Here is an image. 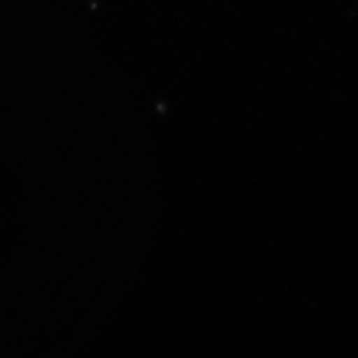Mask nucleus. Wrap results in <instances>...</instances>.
Here are the masks:
<instances>
[]
</instances>
